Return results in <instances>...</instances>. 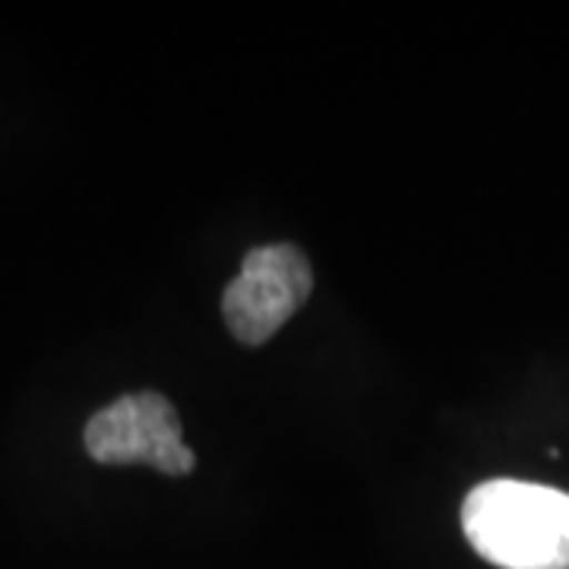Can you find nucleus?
<instances>
[{
  "label": "nucleus",
  "instance_id": "f257e3e1",
  "mask_svg": "<svg viewBox=\"0 0 569 569\" xmlns=\"http://www.w3.org/2000/svg\"><path fill=\"white\" fill-rule=\"evenodd\" d=\"M462 531L500 569H569V493L531 481H485L468 490Z\"/></svg>",
  "mask_w": 569,
  "mask_h": 569
},
{
  "label": "nucleus",
  "instance_id": "f03ea898",
  "mask_svg": "<svg viewBox=\"0 0 569 569\" xmlns=\"http://www.w3.org/2000/svg\"><path fill=\"white\" fill-rule=\"evenodd\" d=\"M82 443L99 466H149L168 478H183L197 468L193 449L183 443L178 408L156 389L130 392L96 411L82 430Z\"/></svg>",
  "mask_w": 569,
  "mask_h": 569
},
{
  "label": "nucleus",
  "instance_id": "7ed1b4c3",
  "mask_svg": "<svg viewBox=\"0 0 569 569\" xmlns=\"http://www.w3.org/2000/svg\"><path fill=\"white\" fill-rule=\"evenodd\" d=\"M313 291V269L295 244H263L244 253L241 272L224 284L222 317L247 348L266 346Z\"/></svg>",
  "mask_w": 569,
  "mask_h": 569
}]
</instances>
